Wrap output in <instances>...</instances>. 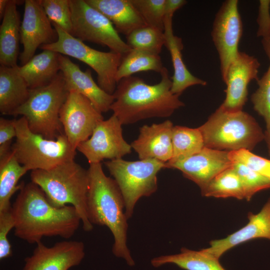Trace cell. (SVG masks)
<instances>
[{
    "instance_id": "cell-1",
    "label": "cell",
    "mask_w": 270,
    "mask_h": 270,
    "mask_svg": "<svg viewBox=\"0 0 270 270\" xmlns=\"http://www.w3.org/2000/svg\"><path fill=\"white\" fill-rule=\"evenodd\" d=\"M12 212L15 236L30 244L40 242L44 237L68 239L82 222L73 206H54L42 190L32 182L23 184Z\"/></svg>"
},
{
    "instance_id": "cell-2",
    "label": "cell",
    "mask_w": 270,
    "mask_h": 270,
    "mask_svg": "<svg viewBox=\"0 0 270 270\" xmlns=\"http://www.w3.org/2000/svg\"><path fill=\"white\" fill-rule=\"evenodd\" d=\"M160 75V81L154 85L132 76L118 82L110 110L122 124L154 117H168L184 106L180 96L171 92L172 81L166 67Z\"/></svg>"
},
{
    "instance_id": "cell-3",
    "label": "cell",
    "mask_w": 270,
    "mask_h": 270,
    "mask_svg": "<svg viewBox=\"0 0 270 270\" xmlns=\"http://www.w3.org/2000/svg\"><path fill=\"white\" fill-rule=\"evenodd\" d=\"M87 211L93 224L106 226L112 232L114 242L112 251L130 266L134 265L127 245L128 224L124 201L114 178L106 176L101 163L90 164Z\"/></svg>"
},
{
    "instance_id": "cell-4",
    "label": "cell",
    "mask_w": 270,
    "mask_h": 270,
    "mask_svg": "<svg viewBox=\"0 0 270 270\" xmlns=\"http://www.w3.org/2000/svg\"><path fill=\"white\" fill-rule=\"evenodd\" d=\"M30 177L31 182L42 190L52 206L60 208L70 204L78 214L84 230H92L87 211L88 170L72 160L50 170H32Z\"/></svg>"
},
{
    "instance_id": "cell-5",
    "label": "cell",
    "mask_w": 270,
    "mask_h": 270,
    "mask_svg": "<svg viewBox=\"0 0 270 270\" xmlns=\"http://www.w3.org/2000/svg\"><path fill=\"white\" fill-rule=\"evenodd\" d=\"M198 129L205 147L228 152L246 149L251 151L265 134L258 122L242 111H226L220 107Z\"/></svg>"
},
{
    "instance_id": "cell-6",
    "label": "cell",
    "mask_w": 270,
    "mask_h": 270,
    "mask_svg": "<svg viewBox=\"0 0 270 270\" xmlns=\"http://www.w3.org/2000/svg\"><path fill=\"white\" fill-rule=\"evenodd\" d=\"M16 136L11 147L18 162L28 170H48L65 162L74 160L76 149L64 134L55 140L46 138L32 132L26 118L15 119Z\"/></svg>"
},
{
    "instance_id": "cell-7",
    "label": "cell",
    "mask_w": 270,
    "mask_h": 270,
    "mask_svg": "<svg viewBox=\"0 0 270 270\" xmlns=\"http://www.w3.org/2000/svg\"><path fill=\"white\" fill-rule=\"evenodd\" d=\"M68 92L60 71L49 84L30 90L27 100L12 116H22L32 132L46 138L55 140L64 133L60 112Z\"/></svg>"
},
{
    "instance_id": "cell-8",
    "label": "cell",
    "mask_w": 270,
    "mask_h": 270,
    "mask_svg": "<svg viewBox=\"0 0 270 270\" xmlns=\"http://www.w3.org/2000/svg\"><path fill=\"white\" fill-rule=\"evenodd\" d=\"M104 164L121 192L128 219L141 198L149 196L156 191L157 174L166 168L165 162L156 159L128 161L119 158L106 162Z\"/></svg>"
},
{
    "instance_id": "cell-9",
    "label": "cell",
    "mask_w": 270,
    "mask_h": 270,
    "mask_svg": "<svg viewBox=\"0 0 270 270\" xmlns=\"http://www.w3.org/2000/svg\"><path fill=\"white\" fill-rule=\"evenodd\" d=\"M53 26L58 34L56 41L40 48L72 57L86 64L96 72L100 88L113 94L118 84L116 74L122 55L112 51L104 52L94 49L56 24Z\"/></svg>"
},
{
    "instance_id": "cell-10",
    "label": "cell",
    "mask_w": 270,
    "mask_h": 270,
    "mask_svg": "<svg viewBox=\"0 0 270 270\" xmlns=\"http://www.w3.org/2000/svg\"><path fill=\"white\" fill-rule=\"evenodd\" d=\"M72 16V36L108 46L122 56L132 48L120 36L112 23L86 0H69Z\"/></svg>"
},
{
    "instance_id": "cell-11",
    "label": "cell",
    "mask_w": 270,
    "mask_h": 270,
    "mask_svg": "<svg viewBox=\"0 0 270 270\" xmlns=\"http://www.w3.org/2000/svg\"><path fill=\"white\" fill-rule=\"evenodd\" d=\"M238 4L237 0H227L222 2L216 14L211 32L218 55L224 82L230 65L239 52L238 46L242 34Z\"/></svg>"
},
{
    "instance_id": "cell-12",
    "label": "cell",
    "mask_w": 270,
    "mask_h": 270,
    "mask_svg": "<svg viewBox=\"0 0 270 270\" xmlns=\"http://www.w3.org/2000/svg\"><path fill=\"white\" fill-rule=\"evenodd\" d=\"M122 125L113 114L108 119L100 122L90 138L79 144L76 150L90 164L101 163L105 159L122 158L132 150L123 137Z\"/></svg>"
},
{
    "instance_id": "cell-13",
    "label": "cell",
    "mask_w": 270,
    "mask_h": 270,
    "mask_svg": "<svg viewBox=\"0 0 270 270\" xmlns=\"http://www.w3.org/2000/svg\"><path fill=\"white\" fill-rule=\"evenodd\" d=\"M60 120L65 136L76 150L79 144L90 138L104 116L88 98L70 91L60 108Z\"/></svg>"
},
{
    "instance_id": "cell-14",
    "label": "cell",
    "mask_w": 270,
    "mask_h": 270,
    "mask_svg": "<svg viewBox=\"0 0 270 270\" xmlns=\"http://www.w3.org/2000/svg\"><path fill=\"white\" fill-rule=\"evenodd\" d=\"M23 19L20 24V43L23 51L20 54L22 66L34 56L42 46L52 44L58 39V34L46 15L38 0H24Z\"/></svg>"
},
{
    "instance_id": "cell-15",
    "label": "cell",
    "mask_w": 270,
    "mask_h": 270,
    "mask_svg": "<svg viewBox=\"0 0 270 270\" xmlns=\"http://www.w3.org/2000/svg\"><path fill=\"white\" fill-rule=\"evenodd\" d=\"M260 67L256 58L239 51L228 68L224 81L226 98L220 108L228 112L242 110L247 100L248 85L252 80L259 79Z\"/></svg>"
},
{
    "instance_id": "cell-16",
    "label": "cell",
    "mask_w": 270,
    "mask_h": 270,
    "mask_svg": "<svg viewBox=\"0 0 270 270\" xmlns=\"http://www.w3.org/2000/svg\"><path fill=\"white\" fill-rule=\"evenodd\" d=\"M229 152L204 147L199 152L185 158L166 162V168L180 170L196 183L200 190L217 174L232 166Z\"/></svg>"
},
{
    "instance_id": "cell-17",
    "label": "cell",
    "mask_w": 270,
    "mask_h": 270,
    "mask_svg": "<svg viewBox=\"0 0 270 270\" xmlns=\"http://www.w3.org/2000/svg\"><path fill=\"white\" fill-rule=\"evenodd\" d=\"M84 256V246L80 241L64 240L50 247L40 242L31 256L25 258L22 270H68L78 265Z\"/></svg>"
},
{
    "instance_id": "cell-18",
    "label": "cell",
    "mask_w": 270,
    "mask_h": 270,
    "mask_svg": "<svg viewBox=\"0 0 270 270\" xmlns=\"http://www.w3.org/2000/svg\"><path fill=\"white\" fill-rule=\"evenodd\" d=\"M59 61L60 71L68 92L74 91L84 96L102 113L110 110L114 96L104 92L94 81L91 70L82 71L70 58L60 54Z\"/></svg>"
},
{
    "instance_id": "cell-19",
    "label": "cell",
    "mask_w": 270,
    "mask_h": 270,
    "mask_svg": "<svg viewBox=\"0 0 270 270\" xmlns=\"http://www.w3.org/2000/svg\"><path fill=\"white\" fill-rule=\"evenodd\" d=\"M173 127L170 120L140 127L138 138L130 144L140 160L156 159L168 162L172 156Z\"/></svg>"
},
{
    "instance_id": "cell-20",
    "label": "cell",
    "mask_w": 270,
    "mask_h": 270,
    "mask_svg": "<svg viewBox=\"0 0 270 270\" xmlns=\"http://www.w3.org/2000/svg\"><path fill=\"white\" fill-rule=\"evenodd\" d=\"M248 223L226 237L210 241V246L202 249L220 258L226 252L240 244L252 240L263 238L270 240V197L257 214H248Z\"/></svg>"
},
{
    "instance_id": "cell-21",
    "label": "cell",
    "mask_w": 270,
    "mask_h": 270,
    "mask_svg": "<svg viewBox=\"0 0 270 270\" xmlns=\"http://www.w3.org/2000/svg\"><path fill=\"white\" fill-rule=\"evenodd\" d=\"M172 19V16H164V46L170 53L174 68L171 92L180 96L188 87L194 85L206 86L207 82L194 76L184 64L182 53L184 48L182 39L174 35Z\"/></svg>"
},
{
    "instance_id": "cell-22",
    "label": "cell",
    "mask_w": 270,
    "mask_h": 270,
    "mask_svg": "<svg viewBox=\"0 0 270 270\" xmlns=\"http://www.w3.org/2000/svg\"><path fill=\"white\" fill-rule=\"evenodd\" d=\"M104 14L118 33L128 36L133 30L148 26L132 0H86Z\"/></svg>"
},
{
    "instance_id": "cell-23",
    "label": "cell",
    "mask_w": 270,
    "mask_h": 270,
    "mask_svg": "<svg viewBox=\"0 0 270 270\" xmlns=\"http://www.w3.org/2000/svg\"><path fill=\"white\" fill-rule=\"evenodd\" d=\"M20 1L9 0L0 26V66L17 65L20 42V22L16 5Z\"/></svg>"
},
{
    "instance_id": "cell-24",
    "label": "cell",
    "mask_w": 270,
    "mask_h": 270,
    "mask_svg": "<svg viewBox=\"0 0 270 270\" xmlns=\"http://www.w3.org/2000/svg\"><path fill=\"white\" fill-rule=\"evenodd\" d=\"M60 54L45 50L34 55L28 62L16 66L30 90L44 86L51 82L60 72Z\"/></svg>"
},
{
    "instance_id": "cell-25",
    "label": "cell",
    "mask_w": 270,
    "mask_h": 270,
    "mask_svg": "<svg viewBox=\"0 0 270 270\" xmlns=\"http://www.w3.org/2000/svg\"><path fill=\"white\" fill-rule=\"evenodd\" d=\"M16 66H0V112L4 115L12 116L30 95V90Z\"/></svg>"
},
{
    "instance_id": "cell-26",
    "label": "cell",
    "mask_w": 270,
    "mask_h": 270,
    "mask_svg": "<svg viewBox=\"0 0 270 270\" xmlns=\"http://www.w3.org/2000/svg\"><path fill=\"white\" fill-rule=\"evenodd\" d=\"M150 262L156 268L173 264L185 270H226L218 258L202 249L196 251L182 248L179 254L158 256L152 259Z\"/></svg>"
},
{
    "instance_id": "cell-27",
    "label": "cell",
    "mask_w": 270,
    "mask_h": 270,
    "mask_svg": "<svg viewBox=\"0 0 270 270\" xmlns=\"http://www.w3.org/2000/svg\"><path fill=\"white\" fill-rule=\"evenodd\" d=\"M28 172L11 150L0 158V212L12 208L10 199L24 184H18V182Z\"/></svg>"
},
{
    "instance_id": "cell-28",
    "label": "cell",
    "mask_w": 270,
    "mask_h": 270,
    "mask_svg": "<svg viewBox=\"0 0 270 270\" xmlns=\"http://www.w3.org/2000/svg\"><path fill=\"white\" fill-rule=\"evenodd\" d=\"M164 67L160 55L132 48L122 56L116 80L118 83L122 78L140 72L152 70L160 74Z\"/></svg>"
},
{
    "instance_id": "cell-29",
    "label": "cell",
    "mask_w": 270,
    "mask_h": 270,
    "mask_svg": "<svg viewBox=\"0 0 270 270\" xmlns=\"http://www.w3.org/2000/svg\"><path fill=\"white\" fill-rule=\"evenodd\" d=\"M201 193L202 196L206 197L245 199L241 180L232 165L213 178L201 190Z\"/></svg>"
},
{
    "instance_id": "cell-30",
    "label": "cell",
    "mask_w": 270,
    "mask_h": 270,
    "mask_svg": "<svg viewBox=\"0 0 270 270\" xmlns=\"http://www.w3.org/2000/svg\"><path fill=\"white\" fill-rule=\"evenodd\" d=\"M172 156L169 162L195 154L205 147L202 135L198 128L178 126L172 128Z\"/></svg>"
},
{
    "instance_id": "cell-31",
    "label": "cell",
    "mask_w": 270,
    "mask_h": 270,
    "mask_svg": "<svg viewBox=\"0 0 270 270\" xmlns=\"http://www.w3.org/2000/svg\"><path fill=\"white\" fill-rule=\"evenodd\" d=\"M127 44L132 49L159 55L164 46V32L146 26L126 36Z\"/></svg>"
},
{
    "instance_id": "cell-32",
    "label": "cell",
    "mask_w": 270,
    "mask_h": 270,
    "mask_svg": "<svg viewBox=\"0 0 270 270\" xmlns=\"http://www.w3.org/2000/svg\"><path fill=\"white\" fill-rule=\"evenodd\" d=\"M38 0L50 20L72 34V22L69 0Z\"/></svg>"
},
{
    "instance_id": "cell-33",
    "label": "cell",
    "mask_w": 270,
    "mask_h": 270,
    "mask_svg": "<svg viewBox=\"0 0 270 270\" xmlns=\"http://www.w3.org/2000/svg\"><path fill=\"white\" fill-rule=\"evenodd\" d=\"M232 167L241 180L246 200H250L258 192L270 188V180L244 164L234 162Z\"/></svg>"
},
{
    "instance_id": "cell-34",
    "label": "cell",
    "mask_w": 270,
    "mask_h": 270,
    "mask_svg": "<svg viewBox=\"0 0 270 270\" xmlns=\"http://www.w3.org/2000/svg\"><path fill=\"white\" fill-rule=\"evenodd\" d=\"M257 83L258 88L252 94L251 101L254 110L265 121L266 132L270 134V64Z\"/></svg>"
},
{
    "instance_id": "cell-35",
    "label": "cell",
    "mask_w": 270,
    "mask_h": 270,
    "mask_svg": "<svg viewBox=\"0 0 270 270\" xmlns=\"http://www.w3.org/2000/svg\"><path fill=\"white\" fill-rule=\"evenodd\" d=\"M146 24L164 31L166 0H132Z\"/></svg>"
},
{
    "instance_id": "cell-36",
    "label": "cell",
    "mask_w": 270,
    "mask_h": 270,
    "mask_svg": "<svg viewBox=\"0 0 270 270\" xmlns=\"http://www.w3.org/2000/svg\"><path fill=\"white\" fill-rule=\"evenodd\" d=\"M229 157L232 162L244 164L270 180V160L258 156L246 149L230 151Z\"/></svg>"
},
{
    "instance_id": "cell-37",
    "label": "cell",
    "mask_w": 270,
    "mask_h": 270,
    "mask_svg": "<svg viewBox=\"0 0 270 270\" xmlns=\"http://www.w3.org/2000/svg\"><path fill=\"white\" fill-rule=\"evenodd\" d=\"M14 227V220L11 209L0 212V259L10 257L12 254L11 245L8 235Z\"/></svg>"
},
{
    "instance_id": "cell-38",
    "label": "cell",
    "mask_w": 270,
    "mask_h": 270,
    "mask_svg": "<svg viewBox=\"0 0 270 270\" xmlns=\"http://www.w3.org/2000/svg\"><path fill=\"white\" fill-rule=\"evenodd\" d=\"M15 119L0 118V158L11 150L12 139L16 138Z\"/></svg>"
},
{
    "instance_id": "cell-39",
    "label": "cell",
    "mask_w": 270,
    "mask_h": 270,
    "mask_svg": "<svg viewBox=\"0 0 270 270\" xmlns=\"http://www.w3.org/2000/svg\"><path fill=\"white\" fill-rule=\"evenodd\" d=\"M257 23L256 34L262 38L270 30V0H260Z\"/></svg>"
},
{
    "instance_id": "cell-40",
    "label": "cell",
    "mask_w": 270,
    "mask_h": 270,
    "mask_svg": "<svg viewBox=\"0 0 270 270\" xmlns=\"http://www.w3.org/2000/svg\"><path fill=\"white\" fill-rule=\"evenodd\" d=\"M187 3L185 0H166L164 4V16H172L178 10Z\"/></svg>"
},
{
    "instance_id": "cell-41",
    "label": "cell",
    "mask_w": 270,
    "mask_h": 270,
    "mask_svg": "<svg viewBox=\"0 0 270 270\" xmlns=\"http://www.w3.org/2000/svg\"><path fill=\"white\" fill-rule=\"evenodd\" d=\"M263 49L270 61V30L268 33L262 38Z\"/></svg>"
},
{
    "instance_id": "cell-42",
    "label": "cell",
    "mask_w": 270,
    "mask_h": 270,
    "mask_svg": "<svg viewBox=\"0 0 270 270\" xmlns=\"http://www.w3.org/2000/svg\"><path fill=\"white\" fill-rule=\"evenodd\" d=\"M9 0H0V18H2Z\"/></svg>"
},
{
    "instance_id": "cell-43",
    "label": "cell",
    "mask_w": 270,
    "mask_h": 270,
    "mask_svg": "<svg viewBox=\"0 0 270 270\" xmlns=\"http://www.w3.org/2000/svg\"><path fill=\"white\" fill-rule=\"evenodd\" d=\"M264 134H265V138H264V140L266 141V143L268 153L270 156V134H268L266 132H264Z\"/></svg>"
}]
</instances>
